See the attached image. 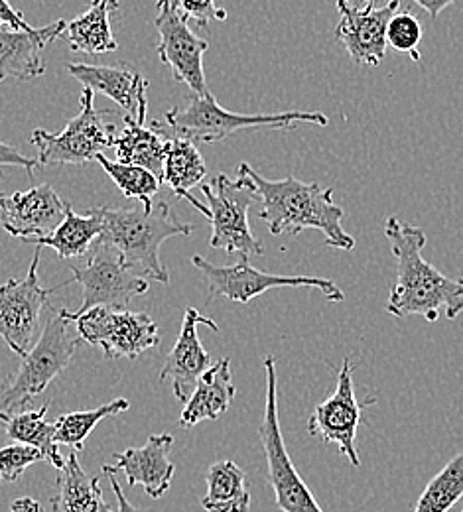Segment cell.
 Instances as JSON below:
<instances>
[{
  "instance_id": "6da1fadb",
  "label": "cell",
  "mask_w": 463,
  "mask_h": 512,
  "mask_svg": "<svg viewBox=\"0 0 463 512\" xmlns=\"http://www.w3.org/2000/svg\"><path fill=\"white\" fill-rule=\"evenodd\" d=\"M385 235L397 258V284L391 290L387 312L398 320L422 316L428 323L442 316L456 320L463 314V278L446 276L422 256L428 243L424 229L389 217Z\"/></svg>"
},
{
  "instance_id": "7a4b0ae2",
  "label": "cell",
  "mask_w": 463,
  "mask_h": 512,
  "mask_svg": "<svg viewBox=\"0 0 463 512\" xmlns=\"http://www.w3.org/2000/svg\"><path fill=\"white\" fill-rule=\"evenodd\" d=\"M239 176L261 201V213L272 237L298 235L306 229L324 233L328 247L353 251L355 239L341 227L343 209L333 201V188L324 190L320 184H306L294 176L268 180L247 162L239 164Z\"/></svg>"
},
{
  "instance_id": "3957f363",
  "label": "cell",
  "mask_w": 463,
  "mask_h": 512,
  "mask_svg": "<svg viewBox=\"0 0 463 512\" xmlns=\"http://www.w3.org/2000/svg\"><path fill=\"white\" fill-rule=\"evenodd\" d=\"M103 217V239L111 243L123 262L138 276L152 278L160 284L170 282L168 268L160 260V247L172 237H188L194 227L178 221L164 201L144 207H97Z\"/></svg>"
},
{
  "instance_id": "277c9868",
  "label": "cell",
  "mask_w": 463,
  "mask_h": 512,
  "mask_svg": "<svg viewBox=\"0 0 463 512\" xmlns=\"http://www.w3.org/2000/svg\"><path fill=\"white\" fill-rule=\"evenodd\" d=\"M73 321L69 310L52 308V316L46 321L34 347L20 357V367L4 383H0V412L6 416L16 414L40 396L54 383L73 359L77 345L81 343L77 331L73 333Z\"/></svg>"
},
{
  "instance_id": "5b68a950",
  "label": "cell",
  "mask_w": 463,
  "mask_h": 512,
  "mask_svg": "<svg viewBox=\"0 0 463 512\" xmlns=\"http://www.w3.org/2000/svg\"><path fill=\"white\" fill-rule=\"evenodd\" d=\"M166 125L174 136L196 142H221L237 132L245 130H294L302 123L328 127L324 113L308 111H284V113H257L243 115L223 109L209 93L205 97L194 95L186 107H174L166 113Z\"/></svg>"
},
{
  "instance_id": "8992f818",
  "label": "cell",
  "mask_w": 463,
  "mask_h": 512,
  "mask_svg": "<svg viewBox=\"0 0 463 512\" xmlns=\"http://www.w3.org/2000/svg\"><path fill=\"white\" fill-rule=\"evenodd\" d=\"M265 414L259 426V438L265 449L268 483L274 493V503L282 512H324L314 493L298 475L290 453L282 438L278 420V386H276V359L266 355Z\"/></svg>"
},
{
  "instance_id": "52a82bcc",
  "label": "cell",
  "mask_w": 463,
  "mask_h": 512,
  "mask_svg": "<svg viewBox=\"0 0 463 512\" xmlns=\"http://www.w3.org/2000/svg\"><path fill=\"white\" fill-rule=\"evenodd\" d=\"M109 111L95 107V93L87 87L81 91V111L62 132L34 130L30 142L38 150L40 166H85L95 162L105 148L115 144V125L107 123Z\"/></svg>"
},
{
  "instance_id": "ba28073f",
  "label": "cell",
  "mask_w": 463,
  "mask_h": 512,
  "mask_svg": "<svg viewBox=\"0 0 463 512\" xmlns=\"http://www.w3.org/2000/svg\"><path fill=\"white\" fill-rule=\"evenodd\" d=\"M201 193L207 201V219L211 223L209 245L241 258L265 255L263 243L253 235L249 225V209L255 205L257 195L239 176L231 180L217 174L211 184H201Z\"/></svg>"
},
{
  "instance_id": "9c48e42d",
  "label": "cell",
  "mask_w": 463,
  "mask_h": 512,
  "mask_svg": "<svg viewBox=\"0 0 463 512\" xmlns=\"http://www.w3.org/2000/svg\"><path fill=\"white\" fill-rule=\"evenodd\" d=\"M192 262L207 280V302L215 298H227L231 302L249 304L253 298H259L274 288H314L320 290L328 302L339 304L345 300L343 290L328 278L270 274L255 268L249 258H241L229 266H217L203 256L194 255Z\"/></svg>"
},
{
  "instance_id": "30bf717a",
  "label": "cell",
  "mask_w": 463,
  "mask_h": 512,
  "mask_svg": "<svg viewBox=\"0 0 463 512\" xmlns=\"http://www.w3.org/2000/svg\"><path fill=\"white\" fill-rule=\"evenodd\" d=\"M91 249L93 253L89 260L83 266H71L73 278L62 284L67 286L71 282H77L83 288V304L75 314L87 312L97 306L127 310L134 298L148 292V280L133 272L111 243L99 237Z\"/></svg>"
},
{
  "instance_id": "8fae6325",
  "label": "cell",
  "mask_w": 463,
  "mask_h": 512,
  "mask_svg": "<svg viewBox=\"0 0 463 512\" xmlns=\"http://www.w3.org/2000/svg\"><path fill=\"white\" fill-rule=\"evenodd\" d=\"M81 341L101 347L107 359H136L160 343L158 325L146 314L111 310L105 306L87 312H69Z\"/></svg>"
},
{
  "instance_id": "7c38bea8",
  "label": "cell",
  "mask_w": 463,
  "mask_h": 512,
  "mask_svg": "<svg viewBox=\"0 0 463 512\" xmlns=\"http://www.w3.org/2000/svg\"><path fill=\"white\" fill-rule=\"evenodd\" d=\"M357 365H353L349 359H343L337 386L328 400L320 402L314 412L308 418V432L310 436L322 440L328 446L345 455L353 467L361 465L355 438L361 424H365V410L377 402V398L357 400L355 388H353V371Z\"/></svg>"
},
{
  "instance_id": "4fadbf2b",
  "label": "cell",
  "mask_w": 463,
  "mask_h": 512,
  "mask_svg": "<svg viewBox=\"0 0 463 512\" xmlns=\"http://www.w3.org/2000/svg\"><path fill=\"white\" fill-rule=\"evenodd\" d=\"M42 247H36L34 260L24 280H6L0 286V337L12 353L24 357L36 337L46 308H50V292L40 286L38 264Z\"/></svg>"
},
{
  "instance_id": "5bb4252c",
  "label": "cell",
  "mask_w": 463,
  "mask_h": 512,
  "mask_svg": "<svg viewBox=\"0 0 463 512\" xmlns=\"http://www.w3.org/2000/svg\"><path fill=\"white\" fill-rule=\"evenodd\" d=\"M158 14L154 26L158 30V56L162 64L172 69L176 81L186 83L194 95L205 97L211 91L207 89L203 56L209 48L205 38H199L190 28V22L178 12L172 0L156 2Z\"/></svg>"
},
{
  "instance_id": "9a60e30c",
  "label": "cell",
  "mask_w": 463,
  "mask_h": 512,
  "mask_svg": "<svg viewBox=\"0 0 463 512\" xmlns=\"http://www.w3.org/2000/svg\"><path fill=\"white\" fill-rule=\"evenodd\" d=\"M335 6L341 16L335 40L345 46L349 58L365 67L383 64L389 48L387 28L400 10V0H389L385 6H377L375 0H361V4L335 0Z\"/></svg>"
},
{
  "instance_id": "2e32d148",
  "label": "cell",
  "mask_w": 463,
  "mask_h": 512,
  "mask_svg": "<svg viewBox=\"0 0 463 512\" xmlns=\"http://www.w3.org/2000/svg\"><path fill=\"white\" fill-rule=\"evenodd\" d=\"M67 205L48 184L28 192L0 193V223L8 235L30 243L58 229L66 217Z\"/></svg>"
},
{
  "instance_id": "e0dca14e",
  "label": "cell",
  "mask_w": 463,
  "mask_h": 512,
  "mask_svg": "<svg viewBox=\"0 0 463 512\" xmlns=\"http://www.w3.org/2000/svg\"><path fill=\"white\" fill-rule=\"evenodd\" d=\"M174 446V436L170 434H154L146 440L142 448H129L115 453V465L105 463L103 473L123 471L127 477V485H140L148 497L160 499L164 497L176 475V465L170 461V449Z\"/></svg>"
},
{
  "instance_id": "ac0fdd59",
  "label": "cell",
  "mask_w": 463,
  "mask_h": 512,
  "mask_svg": "<svg viewBox=\"0 0 463 512\" xmlns=\"http://www.w3.org/2000/svg\"><path fill=\"white\" fill-rule=\"evenodd\" d=\"M207 325L213 331H219V325L211 318L201 316L196 308H186L180 335L166 357V363L160 371L158 381H172V392L180 402H188L196 390L199 379L211 367V357L199 341L198 327Z\"/></svg>"
},
{
  "instance_id": "d6986e66",
  "label": "cell",
  "mask_w": 463,
  "mask_h": 512,
  "mask_svg": "<svg viewBox=\"0 0 463 512\" xmlns=\"http://www.w3.org/2000/svg\"><path fill=\"white\" fill-rule=\"evenodd\" d=\"M67 71L93 93L113 99L136 123L146 121L148 81L131 65L67 64Z\"/></svg>"
},
{
  "instance_id": "ffe728a7",
  "label": "cell",
  "mask_w": 463,
  "mask_h": 512,
  "mask_svg": "<svg viewBox=\"0 0 463 512\" xmlns=\"http://www.w3.org/2000/svg\"><path fill=\"white\" fill-rule=\"evenodd\" d=\"M67 20L44 28L0 30V83L6 79L32 81L44 75L42 52L66 32Z\"/></svg>"
},
{
  "instance_id": "44dd1931",
  "label": "cell",
  "mask_w": 463,
  "mask_h": 512,
  "mask_svg": "<svg viewBox=\"0 0 463 512\" xmlns=\"http://www.w3.org/2000/svg\"><path fill=\"white\" fill-rule=\"evenodd\" d=\"M235 394L237 388L231 375V359L225 357L211 365L199 379L196 390L182 410V428H192L203 420H219L231 408Z\"/></svg>"
},
{
  "instance_id": "7402d4cb",
  "label": "cell",
  "mask_w": 463,
  "mask_h": 512,
  "mask_svg": "<svg viewBox=\"0 0 463 512\" xmlns=\"http://www.w3.org/2000/svg\"><path fill=\"white\" fill-rule=\"evenodd\" d=\"M121 6L119 0H91L89 8L69 20L66 26L67 44L73 52L99 56L119 48L111 30V12Z\"/></svg>"
},
{
  "instance_id": "603a6c76",
  "label": "cell",
  "mask_w": 463,
  "mask_h": 512,
  "mask_svg": "<svg viewBox=\"0 0 463 512\" xmlns=\"http://www.w3.org/2000/svg\"><path fill=\"white\" fill-rule=\"evenodd\" d=\"M54 512H113L103 499L99 477H89L79 465L77 451L69 453L58 475V493L52 501Z\"/></svg>"
},
{
  "instance_id": "cb8c5ba5",
  "label": "cell",
  "mask_w": 463,
  "mask_h": 512,
  "mask_svg": "<svg viewBox=\"0 0 463 512\" xmlns=\"http://www.w3.org/2000/svg\"><path fill=\"white\" fill-rule=\"evenodd\" d=\"M207 493L201 507L207 512H249L251 491L245 471L231 459L217 461L205 475Z\"/></svg>"
},
{
  "instance_id": "d4e9b609",
  "label": "cell",
  "mask_w": 463,
  "mask_h": 512,
  "mask_svg": "<svg viewBox=\"0 0 463 512\" xmlns=\"http://www.w3.org/2000/svg\"><path fill=\"white\" fill-rule=\"evenodd\" d=\"M103 217L99 215L97 207L89 209L87 215H77L71 205H67L66 217L58 225V229L42 239L30 241L36 247H50L54 249L62 260L83 256L93 243L103 235Z\"/></svg>"
},
{
  "instance_id": "484cf974",
  "label": "cell",
  "mask_w": 463,
  "mask_h": 512,
  "mask_svg": "<svg viewBox=\"0 0 463 512\" xmlns=\"http://www.w3.org/2000/svg\"><path fill=\"white\" fill-rule=\"evenodd\" d=\"M207 176L205 160L192 140L170 138L166 140L162 184H166L180 199H188L190 190L201 186Z\"/></svg>"
},
{
  "instance_id": "4316f807",
  "label": "cell",
  "mask_w": 463,
  "mask_h": 512,
  "mask_svg": "<svg viewBox=\"0 0 463 512\" xmlns=\"http://www.w3.org/2000/svg\"><path fill=\"white\" fill-rule=\"evenodd\" d=\"M125 130L115 136L117 158L123 164H133L150 170L162 182V166H164V150L166 140L156 128H146L125 115Z\"/></svg>"
},
{
  "instance_id": "83f0119b",
  "label": "cell",
  "mask_w": 463,
  "mask_h": 512,
  "mask_svg": "<svg viewBox=\"0 0 463 512\" xmlns=\"http://www.w3.org/2000/svg\"><path fill=\"white\" fill-rule=\"evenodd\" d=\"M50 410V402L44 404L40 410H26L12 414L8 418L6 426V436L14 444L30 446L42 451L44 459L50 461L58 471L66 465L62 453H60V444L56 442V426L46 420V414Z\"/></svg>"
},
{
  "instance_id": "f1b7e54d",
  "label": "cell",
  "mask_w": 463,
  "mask_h": 512,
  "mask_svg": "<svg viewBox=\"0 0 463 512\" xmlns=\"http://www.w3.org/2000/svg\"><path fill=\"white\" fill-rule=\"evenodd\" d=\"M131 408V402L127 398H117L113 402H107L95 410H81V412H69L60 416L54 426H56V442L60 446H69V448L79 451L85 446V440L89 434L95 430V426L109 418L123 414Z\"/></svg>"
},
{
  "instance_id": "f546056e",
  "label": "cell",
  "mask_w": 463,
  "mask_h": 512,
  "mask_svg": "<svg viewBox=\"0 0 463 512\" xmlns=\"http://www.w3.org/2000/svg\"><path fill=\"white\" fill-rule=\"evenodd\" d=\"M463 499V451L422 491L414 512H450Z\"/></svg>"
},
{
  "instance_id": "4dcf8cb0",
  "label": "cell",
  "mask_w": 463,
  "mask_h": 512,
  "mask_svg": "<svg viewBox=\"0 0 463 512\" xmlns=\"http://www.w3.org/2000/svg\"><path fill=\"white\" fill-rule=\"evenodd\" d=\"M101 168L109 174V178L117 184V188L125 193L127 199H138L144 207H152V197L160 192V178L154 176L150 170L133 166V164H123V162H111L103 154L95 158Z\"/></svg>"
},
{
  "instance_id": "1f68e13d",
  "label": "cell",
  "mask_w": 463,
  "mask_h": 512,
  "mask_svg": "<svg viewBox=\"0 0 463 512\" xmlns=\"http://www.w3.org/2000/svg\"><path fill=\"white\" fill-rule=\"evenodd\" d=\"M420 42H422L420 20L406 10H398L387 28V44L397 52L410 54L414 62H420V52H418Z\"/></svg>"
},
{
  "instance_id": "d6a6232c",
  "label": "cell",
  "mask_w": 463,
  "mask_h": 512,
  "mask_svg": "<svg viewBox=\"0 0 463 512\" xmlns=\"http://www.w3.org/2000/svg\"><path fill=\"white\" fill-rule=\"evenodd\" d=\"M40 461H46L42 451L22 444H12L6 448H0V481L14 483L18 481L24 471Z\"/></svg>"
},
{
  "instance_id": "836d02e7",
  "label": "cell",
  "mask_w": 463,
  "mask_h": 512,
  "mask_svg": "<svg viewBox=\"0 0 463 512\" xmlns=\"http://www.w3.org/2000/svg\"><path fill=\"white\" fill-rule=\"evenodd\" d=\"M178 12L190 22L194 20L199 28H209L211 22L227 20V10L217 4V0H172Z\"/></svg>"
},
{
  "instance_id": "e575fe53",
  "label": "cell",
  "mask_w": 463,
  "mask_h": 512,
  "mask_svg": "<svg viewBox=\"0 0 463 512\" xmlns=\"http://www.w3.org/2000/svg\"><path fill=\"white\" fill-rule=\"evenodd\" d=\"M0 166H18L32 174L40 164H38V160L24 156L18 148L0 142Z\"/></svg>"
},
{
  "instance_id": "d590c367",
  "label": "cell",
  "mask_w": 463,
  "mask_h": 512,
  "mask_svg": "<svg viewBox=\"0 0 463 512\" xmlns=\"http://www.w3.org/2000/svg\"><path fill=\"white\" fill-rule=\"evenodd\" d=\"M0 30H32V26L8 0H0Z\"/></svg>"
},
{
  "instance_id": "8d00e7d4",
  "label": "cell",
  "mask_w": 463,
  "mask_h": 512,
  "mask_svg": "<svg viewBox=\"0 0 463 512\" xmlns=\"http://www.w3.org/2000/svg\"><path fill=\"white\" fill-rule=\"evenodd\" d=\"M420 8H424L432 20H436L440 16L442 10H446L452 4H458V0H414Z\"/></svg>"
},
{
  "instance_id": "74e56055",
  "label": "cell",
  "mask_w": 463,
  "mask_h": 512,
  "mask_svg": "<svg viewBox=\"0 0 463 512\" xmlns=\"http://www.w3.org/2000/svg\"><path fill=\"white\" fill-rule=\"evenodd\" d=\"M107 477H109V481H111V487H113V491H115V497H117V503H119V511L117 512H140L136 507H134L133 503L125 497V493H123V489H121V485H119V481H117V477H115V473H105Z\"/></svg>"
},
{
  "instance_id": "f35d334b",
  "label": "cell",
  "mask_w": 463,
  "mask_h": 512,
  "mask_svg": "<svg viewBox=\"0 0 463 512\" xmlns=\"http://www.w3.org/2000/svg\"><path fill=\"white\" fill-rule=\"evenodd\" d=\"M10 512H44V507L40 501H36L32 497H20V499L12 501Z\"/></svg>"
},
{
  "instance_id": "ab89813d",
  "label": "cell",
  "mask_w": 463,
  "mask_h": 512,
  "mask_svg": "<svg viewBox=\"0 0 463 512\" xmlns=\"http://www.w3.org/2000/svg\"><path fill=\"white\" fill-rule=\"evenodd\" d=\"M8 418H10V416H6V414H2V412H0V422H2V424H6V422H8Z\"/></svg>"
},
{
  "instance_id": "60d3db41",
  "label": "cell",
  "mask_w": 463,
  "mask_h": 512,
  "mask_svg": "<svg viewBox=\"0 0 463 512\" xmlns=\"http://www.w3.org/2000/svg\"><path fill=\"white\" fill-rule=\"evenodd\" d=\"M463 512V511H462Z\"/></svg>"
}]
</instances>
